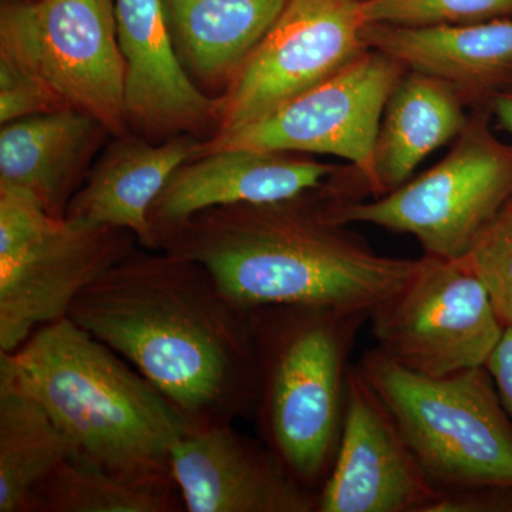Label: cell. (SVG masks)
Returning a JSON list of instances; mask_svg holds the SVG:
<instances>
[{
    "label": "cell",
    "mask_w": 512,
    "mask_h": 512,
    "mask_svg": "<svg viewBox=\"0 0 512 512\" xmlns=\"http://www.w3.org/2000/svg\"><path fill=\"white\" fill-rule=\"evenodd\" d=\"M333 221L319 188L289 200L200 212L157 251L198 262L239 308L330 306L370 311L402 288L420 259L379 254Z\"/></svg>",
    "instance_id": "7a4b0ae2"
},
{
    "label": "cell",
    "mask_w": 512,
    "mask_h": 512,
    "mask_svg": "<svg viewBox=\"0 0 512 512\" xmlns=\"http://www.w3.org/2000/svg\"><path fill=\"white\" fill-rule=\"evenodd\" d=\"M171 474L187 512H316L318 494L299 484L261 439L235 424L185 431Z\"/></svg>",
    "instance_id": "4fadbf2b"
},
{
    "label": "cell",
    "mask_w": 512,
    "mask_h": 512,
    "mask_svg": "<svg viewBox=\"0 0 512 512\" xmlns=\"http://www.w3.org/2000/svg\"><path fill=\"white\" fill-rule=\"evenodd\" d=\"M491 111L473 109L446 157L383 197L339 201L322 190L340 224H367L410 235L431 258H464L512 197V146L491 130Z\"/></svg>",
    "instance_id": "52a82bcc"
},
{
    "label": "cell",
    "mask_w": 512,
    "mask_h": 512,
    "mask_svg": "<svg viewBox=\"0 0 512 512\" xmlns=\"http://www.w3.org/2000/svg\"><path fill=\"white\" fill-rule=\"evenodd\" d=\"M370 49L456 87L468 109H488L512 86V18L457 26L400 28L363 23Z\"/></svg>",
    "instance_id": "2e32d148"
},
{
    "label": "cell",
    "mask_w": 512,
    "mask_h": 512,
    "mask_svg": "<svg viewBox=\"0 0 512 512\" xmlns=\"http://www.w3.org/2000/svg\"><path fill=\"white\" fill-rule=\"evenodd\" d=\"M407 67L380 50H363L322 83L265 119L227 136H214L200 154L227 148L326 154L348 161L333 178L336 191L360 200L387 100ZM197 156V157H198Z\"/></svg>",
    "instance_id": "9c48e42d"
},
{
    "label": "cell",
    "mask_w": 512,
    "mask_h": 512,
    "mask_svg": "<svg viewBox=\"0 0 512 512\" xmlns=\"http://www.w3.org/2000/svg\"><path fill=\"white\" fill-rule=\"evenodd\" d=\"M202 146L204 141L191 133L175 134L160 144L117 136L90 168L64 217L94 227L126 229L150 251L151 205L174 171L197 157Z\"/></svg>",
    "instance_id": "ac0fdd59"
},
{
    "label": "cell",
    "mask_w": 512,
    "mask_h": 512,
    "mask_svg": "<svg viewBox=\"0 0 512 512\" xmlns=\"http://www.w3.org/2000/svg\"><path fill=\"white\" fill-rule=\"evenodd\" d=\"M133 232L53 217L0 187V353L67 318L84 289L136 251Z\"/></svg>",
    "instance_id": "8992f818"
},
{
    "label": "cell",
    "mask_w": 512,
    "mask_h": 512,
    "mask_svg": "<svg viewBox=\"0 0 512 512\" xmlns=\"http://www.w3.org/2000/svg\"><path fill=\"white\" fill-rule=\"evenodd\" d=\"M376 348L397 365L441 377L485 367L505 325L463 259L423 255L412 278L370 312Z\"/></svg>",
    "instance_id": "30bf717a"
},
{
    "label": "cell",
    "mask_w": 512,
    "mask_h": 512,
    "mask_svg": "<svg viewBox=\"0 0 512 512\" xmlns=\"http://www.w3.org/2000/svg\"><path fill=\"white\" fill-rule=\"evenodd\" d=\"M342 165L306 154L227 148L191 158L171 175L148 212L151 249L195 215L212 208L269 204L316 190Z\"/></svg>",
    "instance_id": "5bb4252c"
},
{
    "label": "cell",
    "mask_w": 512,
    "mask_h": 512,
    "mask_svg": "<svg viewBox=\"0 0 512 512\" xmlns=\"http://www.w3.org/2000/svg\"><path fill=\"white\" fill-rule=\"evenodd\" d=\"M106 134L99 120L73 107L2 124L0 187L26 192L63 218Z\"/></svg>",
    "instance_id": "e0dca14e"
},
{
    "label": "cell",
    "mask_w": 512,
    "mask_h": 512,
    "mask_svg": "<svg viewBox=\"0 0 512 512\" xmlns=\"http://www.w3.org/2000/svg\"><path fill=\"white\" fill-rule=\"evenodd\" d=\"M258 369L259 437L319 495L338 453L349 359L370 311L276 305L249 309Z\"/></svg>",
    "instance_id": "277c9868"
},
{
    "label": "cell",
    "mask_w": 512,
    "mask_h": 512,
    "mask_svg": "<svg viewBox=\"0 0 512 512\" xmlns=\"http://www.w3.org/2000/svg\"><path fill=\"white\" fill-rule=\"evenodd\" d=\"M441 491L359 367H350L338 453L316 512H427Z\"/></svg>",
    "instance_id": "7c38bea8"
},
{
    "label": "cell",
    "mask_w": 512,
    "mask_h": 512,
    "mask_svg": "<svg viewBox=\"0 0 512 512\" xmlns=\"http://www.w3.org/2000/svg\"><path fill=\"white\" fill-rule=\"evenodd\" d=\"M289 0H163L178 60L192 82H232Z\"/></svg>",
    "instance_id": "ffe728a7"
},
{
    "label": "cell",
    "mask_w": 512,
    "mask_h": 512,
    "mask_svg": "<svg viewBox=\"0 0 512 512\" xmlns=\"http://www.w3.org/2000/svg\"><path fill=\"white\" fill-rule=\"evenodd\" d=\"M461 259L487 288L505 328L512 326V197Z\"/></svg>",
    "instance_id": "cb8c5ba5"
},
{
    "label": "cell",
    "mask_w": 512,
    "mask_h": 512,
    "mask_svg": "<svg viewBox=\"0 0 512 512\" xmlns=\"http://www.w3.org/2000/svg\"><path fill=\"white\" fill-rule=\"evenodd\" d=\"M365 23L434 28L512 18V0H362Z\"/></svg>",
    "instance_id": "603a6c76"
},
{
    "label": "cell",
    "mask_w": 512,
    "mask_h": 512,
    "mask_svg": "<svg viewBox=\"0 0 512 512\" xmlns=\"http://www.w3.org/2000/svg\"><path fill=\"white\" fill-rule=\"evenodd\" d=\"M77 453L45 406L0 366V512H28L37 485Z\"/></svg>",
    "instance_id": "44dd1931"
},
{
    "label": "cell",
    "mask_w": 512,
    "mask_h": 512,
    "mask_svg": "<svg viewBox=\"0 0 512 512\" xmlns=\"http://www.w3.org/2000/svg\"><path fill=\"white\" fill-rule=\"evenodd\" d=\"M356 366L441 493L512 491V419L487 367L426 376L377 349Z\"/></svg>",
    "instance_id": "5b68a950"
},
{
    "label": "cell",
    "mask_w": 512,
    "mask_h": 512,
    "mask_svg": "<svg viewBox=\"0 0 512 512\" xmlns=\"http://www.w3.org/2000/svg\"><path fill=\"white\" fill-rule=\"evenodd\" d=\"M485 367L493 377L505 410L512 419V326L505 328L503 338Z\"/></svg>",
    "instance_id": "484cf974"
},
{
    "label": "cell",
    "mask_w": 512,
    "mask_h": 512,
    "mask_svg": "<svg viewBox=\"0 0 512 512\" xmlns=\"http://www.w3.org/2000/svg\"><path fill=\"white\" fill-rule=\"evenodd\" d=\"M80 454L116 473L173 481L171 451L188 427L173 404L113 349L67 316L0 353Z\"/></svg>",
    "instance_id": "3957f363"
},
{
    "label": "cell",
    "mask_w": 512,
    "mask_h": 512,
    "mask_svg": "<svg viewBox=\"0 0 512 512\" xmlns=\"http://www.w3.org/2000/svg\"><path fill=\"white\" fill-rule=\"evenodd\" d=\"M488 110L498 127L512 136V86L498 93L488 104Z\"/></svg>",
    "instance_id": "4316f807"
},
{
    "label": "cell",
    "mask_w": 512,
    "mask_h": 512,
    "mask_svg": "<svg viewBox=\"0 0 512 512\" xmlns=\"http://www.w3.org/2000/svg\"><path fill=\"white\" fill-rule=\"evenodd\" d=\"M0 55L46 84L64 106L127 134L126 66L114 0H15L0 10Z\"/></svg>",
    "instance_id": "ba28073f"
},
{
    "label": "cell",
    "mask_w": 512,
    "mask_h": 512,
    "mask_svg": "<svg viewBox=\"0 0 512 512\" xmlns=\"http://www.w3.org/2000/svg\"><path fill=\"white\" fill-rule=\"evenodd\" d=\"M181 511L173 481L137 480L77 453L37 485L28 512Z\"/></svg>",
    "instance_id": "7402d4cb"
},
{
    "label": "cell",
    "mask_w": 512,
    "mask_h": 512,
    "mask_svg": "<svg viewBox=\"0 0 512 512\" xmlns=\"http://www.w3.org/2000/svg\"><path fill=\"white\" fill-rule=\"evenodd\" d=\"M360 2L289 0L229 83L215 136L265 119L367 49Z\"/></svg>",
    "instance_id": "8fae6325"
},
{
    "label": "cell",
    "mask_w": 512,
    "mask_h": 512,
    "mask_svg": "<svg viewBox=\"0 0 512 512\" xmlns=\"http://www.w3.org/2000/svg\"><path fill=\"white\" fill-rule=\"evenodd\" d=\"M55 93L8 56L0 55V123L62 109Z\"/></svg>",
    "instance_id": "d4e9b609"
},
{
    "label": "cell",
    "mask_w": 512,
    "mask_h": 512,
    "mask_svg": "<svg viewBox=\"0 0 512 512\" xmlns=\"http://www.w3.org/2000/svg\"><path fill=\"white\" fill-rule=\"evenodd\" d=\"M69 318L146 377L188 430L255 417L248 311L198 262L134 251L84 289Z\"/></svg>",
    "instance_id": "6da1fadb"
},
{
    "label": "cell",
    "mask_w": 512,
    "mask_h": 512,
    "mask_svg": "<svg viewBox=\"0 0 512 512\" xmlns=\"http://www.w3.org/2000/svg\"><path fill=\"white\" fill-rule=\"evenodd\" d=\"M470 111L456 87L407 70L387 100L360 200L383 197L406 184L431 153L463 133Z\"/></svg>",
    "instance_id": "d6986e66"
},
{
    "label": "cell",
    "mask_w": 512,
    "mask_h": 512,
    "mask_svg": "<svg viewBox=\"0 0 512 512\" xmlns=\"http://www.w3.org/2000/svg\"><path fill=\"white\" fill-rule=\"evenodd\" d=\"M114 8L126 66L128 124L171 137L218 123L220 100L205 96L178 60L163 0H114Z\"/></svg>",
    "instance_id": "9a60e30c"
}]
</instances>
